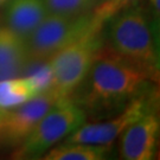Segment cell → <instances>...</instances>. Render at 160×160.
<instances>
[{
    "label": "cell",
    "mask_w": 160,
    "mask_h": 160,
    "mask_svg": "<svg viewBox=\"0 0 160 160\" xmlns=\"http://www.w3.org/2000/svg\"><path fill=\"white\" fill-rule=\"evenodd\" d=\"M87 119L86 110L69 97H62L49 109L29 138L14 153L16 158H36L63 138L80 128Z\"/></svg>",
    "instance_id": "5"
},
{
    "label": "cell",
    "mask_w": 160,
    "mask_h": 160,
    "mask_svg": "<svg viewBox=\"0 0 160 160\" xmlns=\"http://www.w3.org/2000/svg\"><path fill=\"white\" fill-rule=\"evenodd\" d=\"M148 80L149 76L143 70L118 52L100 48L82 82L83 89L76 103H81L84 110L94 114L122 109Z\"/></svg>",
    "instance_id": "1"
},
{
    "label": "cell",
    "mask_w": 160,
    "mask_h": 160,
    "mask_svg": "<svg viewBox=\"0 0 160 160\" xmlns=\"http://www.w3.org/2000/svg\"><path fill=\"white\" fill-rule=\"evenodd\" d=\"M28 64L25 40L7 26L0 28V81L19 76Z\"/></svg>",
    "instance_id": "10"
},
{
    "label": "cell",
    "mask_w": 160,
    "mask_h": 160,
    "mask_svg": "<svg viewBox=\"0 0 160 160\" xmlns=\"http://www.w3.org/2000/svg\"><path fill=\"white\" fill-rule=\"evenodd\" d=\"M59 98L62 97L49 89L16 108L0 112L1 141L13 147L20 146Z\"/></svg>",
    "instance_id": "6"
},
{
    "label": "cell",
    "mask_w": 160,
    "mask_h": 160,
    "mask_svg": "<svg viewBox=\"0 0 160 160\" xmlns=\"http://www.w3.org/2000/svg\"><path fill=\"white\" fill-rule=\"evenodd\" d=\"M146 112L145 98H133L116 118L104 122L89 125L83 123L70 134L64 143H88L109 147L132 122L138 120Z\"/></svg>",
    "instance_id": "7"
},
{
    "label": "cell",
    "mask_w": 160,
    "mask_h": 160,
    "mask_svg": "<svg viewBox=\"0 0 160 160\" xmlns=\"http://www.w3.org/2000/svg\"><path fill=\"white\" fill-rule=\"evenodd\" d=\"M139 0H106L102 4H98L94 7L92 12V19L100 25H103L104 22L116 16L118 13L129 8Z\"/></svg>",
    "instance_id": "14"
},
{
    "label": "cell",
    "mask_w": 160,
    "mask_h": 160,
    "mask_svg": "<svg viewBox=\"0 0 160 160\" xmlns=\"http://www.w3.org/2000/svg\"><path fill=\"white\" fill-rule=\"evenodd\" d=\"M103 1H106V0H90V2L92 4L94 7H95L96 5H98V4H102Z\"/></svg>",
    "instance_id": "16"
},
{
    "label": "cell",
    "mask_w": 160,
    "mask_h": 160,
    "mask_svg": "<svg viewBox=\"0 0 160 160\" xmlns=\"http://www.w3.org/2000/svg\"><path fill=\"white\" fill-rule=\"evenodd\" d=\"M159 131V121L153 114L145 113L122 132L121 158L127 160H149L153 158Z\"/></svg>",
    "instance_id": "8"
},
{
    "label": "cell",
    "mask_w": 160,
    "mask_h": 160,
    "mask_svg": "<svg viewBox=\"0 0 160 160\" xmlns=\"http://www.w3.org/2000/svg\"><path fill=\"white\" fill-rule=\"evenodd\" d=\"M5 1H6V0H0V5H1V4H4Z\"/></svg>",
    "instance_id": "17"
},
{
    "label": "cell",
    "mask_w": 160,
    "mask_h": 160,
    "mask_svg": "<svg viewBox=\"0 0 160 160\" xmlns=\"http://www.w3.org/2000/svg\"><path fill=\"white\" fill-rule=\"evenodd\" d=\"M151 4H152V6L154 7V11H157V14L159 13V0H151Z\"/></svg>",
    "instance_id": "15"
},
{
    "label": "cell",
    "mask_w": 160,
    "mask_h": 160,
    "mask_svg": "<svg viewBox=\"0 0 160 160\" xmlns=\"http://www.w3.org/2000/svg\"><path fill=\"white\" fill-rule=\"evenodd\" d=\"M48 14L44 0H11L6 10V24L25 40Z\"/></svg>",
    "instance_id": "9"
},
{
    "label": "cell",
    "mask_w": 160,
    "mask_h": 160,
    "mask_svg": "<svg viewBox=\"0 0 160 160\" xmlns=\"http://www.w3.org/2000/svg\"><path fill=\"white\" fill-rule=\"evenodd\" d=\"M40 94L32 77L0 81V112L10 110Z\"/></svg>",
    "instance_id": "11"
},
{
    "label": "cell",
    "mask_w": 160,
    "mask_h": 160,
    "mask_svg": "<svg viewBox=\"0 0 160 160\" xmlns=\"http://www.w3.org/2000/svg\"><path fill=\"white\" fill-rule=\"evenodd\" d=\"M109 38L113 50L157 81L159 59L155 40L146 16L139 8H127L114 16Z\"/></svg>",
    "instance_id": "2"
},
{
    "label": "cell",
    "mask_w": 160,
    "mask_h": 160,
    "mask_svg": "<svg viewBox=\"0 0 160 160\" xmlns=\"http://www.w3.org/2000/svg\"><path fill=\"white\" fill-rule=\"evenodd\" d=\"M44 2L49 13L67 17L88 14L94 7L90 0H44Z\"/></svg>",
    "instance_id": "13"
},
{
    "label": "cell",
    "mask_w": 160,
    "mask_h": 160,
    "mask_svg": "<svg viewBox=\"0 0 160 160\" xmlns=\"http://www.w3.org/2000/svg\"><path fill=\"white\" fill-rule=\"evenodd\" d=\"M102 25L92 19V14L67 17L49 13L44 20L25 39L29 63H42L52 55Z\"/></svg>",
    "instance_id": "4"
},
{
    "label": "cell",
    "mask_w": 160,
    "mask_h": 160,
    "mask_svg": "<svg viewBox=\"0 0 160 160\" xmlns=\"http://www.w3.org/2000/svg\"><path fill=\"white\" fill-rule=\"evenodd\" d=\"M108 153V146L88 143H63L51 149L43 158L45 160H101Z\"/></svg>",
    "instance_id": "12"
},
{
    "label": "cell",
    "mask_w": 160,
    "mask_h": 160,
    "mask_svg": "<svg viewBox=\"0 0 160 160\" xmlns=\"http://www.w3.org/2000/svg\"><path fill=\"white\" fill-rule=\"evenodd\" d=\"M101 29L92 30L49 58L51 89L59 97H69L86 80L92 61L101 48Z\"/></svg>",
    "instance_id": "3"
}]
</instances>
